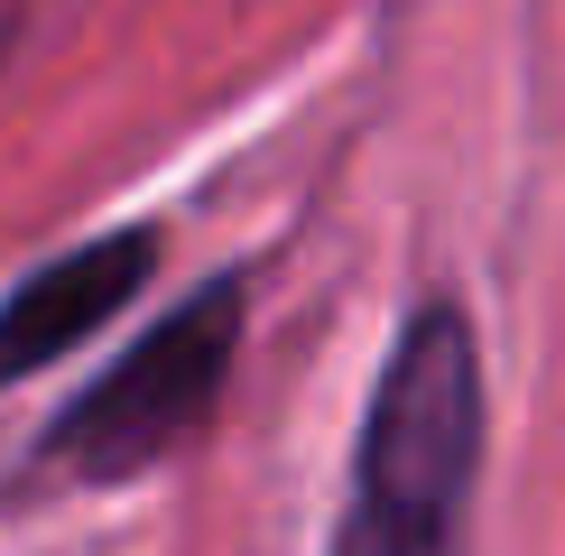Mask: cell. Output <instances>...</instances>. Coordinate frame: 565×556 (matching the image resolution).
<instances>
[{"label": "cell", "instance_id": "cell-1", "mask_svg": "<svg viewBox=\"0 0 565 556\" xmlns=\"http://www.w3.org/2000/svg\"><path fill=\"white\" fill-rule=\"evenodd\" d=\"M482 343L455 297H417L371 371L334 556H473Z\"/></svg>", "mask_w": 565, "mask_h": 556}, {"label": "cell", "instance_id": "cell-2", "mask_svg": "<svg viewBox=\"0 0 565 556\" xmlns=\"http://www.w3.org/2000/svg\"><path fill=\"white\" fill-rule=\"evenodd\" d=\"M242 316H250L242 269H223V278H204L195 297H177V307L158 316L103 381L75 389V399L56 408L46 463L75 473V482H130V473H149V463L185 455L204 427H214V408L232 389Z\"/></svg>", "mask_w": 565, "mask_h": 556}, {"label": "cell", "instance_id": "cell-3", "mask_svg": "<svg viewBox=\"0 0 565 556\" xmlns=\"http://www.w3.org/2000/svg\"><path fill=\"white\" fill-rule=\"evenodd\" d=\"M158 260H168V242L149 223H111L56 260H38L29 278H10L0 288V381H29V371L65 362L84 334H103L130 297H149Z\"/></svg>", "mask_w": 565, "mask_h": 556}]
</instances>
